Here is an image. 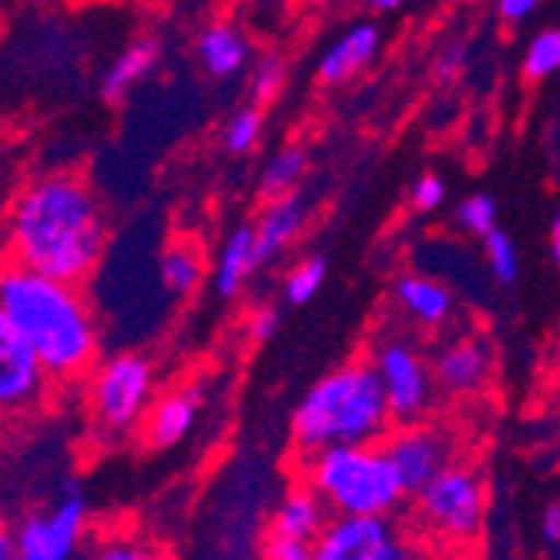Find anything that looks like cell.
<instances>
[{
	"instance_id": "cell-11",
	"label": "cell",
	"mask_w": 560,
	"mask_h": 560,
	"mask_svg": "<svg viewBox=\"0 0 560 560\" xmlns=\"http://www.w3.org/2000/svg\"><path fill=\"white\" fill-rule=\"evenodd\" d=\"M383 446L410 497L453 464V440L427 423H399V430L389 433Z\"/></svg>"
},
{
	"instance_id": "cell-35",
	"label": "cell",
	"mask_w": 560,
	"mask_h": 560,
	"mask_svg": "<svg viewBox=\"0 0 560 560\" xmlns=\"http://www.w3.org/2000/svg\"><path fill=\"white\" fill-rule=\"evenodd\" d=\"M540 530H544V540L560 547V500L550 503L547 511H544V521H540Z\"/></svg>"
},
{
	"instance_id": "cell-7",
	"label": "cell",
	"mask_w": 560,
	"mask_h": 560,
	"mask_svg": "<svg viewBox=\"0 0 560 560\" xmlns=\"http://www.w3.org/2000/svg\"><path fill=\"white\" fill-rule=\"evenodd\" d=\"M313 560H433V550L396 517L332 514L313 540Z\"/></svg>"
},
{
	"instance_id": "cell-30",
	"label": "cell",
	"mask_w": 560,
	"mask_h": 560,
	"mask_svg": "<svg viewBox=\"0 0 560 560\" xmlns=\"http://www.w3.org/2000/svg\"><path fill=\"white\" fill-rule=\"evenodd\" d=\"M259 560H313V540H299V537L266 530Z\"/></svg>"
},
{
	"instance_id": "cell-20",
	"label": "cell",
	"mask_w": 560,
	"mask_h": 560,
	"mask_svg": "<svg viewBox=\"0 0 560 560\" xmlns=\"http://www.w3.org/2000/svg\"><path fill=\"white\" fill-rule=\"evenodd\" d=\"M259 269V256H256V229L252 225H238L215 262V292L222 299H235L242 292V285L248 282V276Z\"/></svg>"
},
{
	"instance_id": "cell-26",
	"label": "cell",
	"mask_w": 560,
	"mask_h": 560,
	"mask_svg": "<svg viewBox=\"0 0 560 560\" xmlns=\"http://www.w3.org/2000/svg\"><path fill=\"white\" fill-rule=\"evenodd\" d=\"M259 135H262V112H259V105H245L229 118L222 141H225V151H232V155H245V151L259 144Z\"/></svg>"
},
{
	"instance_id": "cell-2",
	"label": "cell",
	"mask_w": 560,
	"mask_h": 560,
	"mask_svg": "<svg viewBox=\"0 0 560 560\" xmlns=\"http://www.w3.org/2000/svg\"><path fill=\"white\" fill-rule=\"evenodd\" d=\"M4 313L55 383L81 380L97 360V326L74 282L50 279L21 262L0 269Z\"/></svg>"
},
{
	"instance_id": "cell-36",
	"label": "cell",
	"mask_w": 560,
	"mask_h": 560,
	"mask_svg": "<svg viewBox=\"0 0 560 560\" xmlns=\"http://www.w3.org/2000/svg\"><path fill=\"white\" fill-rule=\"evenodd\" d=\"M0 560H21L18 544H14V530L0 527Z\"/></svg>"
},
{
	"instance_id": "cell-15",
	"label": "cell",
	"mask_w": 560,
	"mask_h": 560,
	"mask_svg": "<svg viewBox=\"0 0 560 560\" xmlns=\"http://www.w3.org/2000/svg\"><path fill=\"white\" fill-rule=\"evenodd\" d=\"M329 517L332 514H329L326 500L302 480L282 493L279 506L272 511L269 530L285 534V537H299V540H316L323 534V527L329 524Z\"/></svg>"
},
{
	"instance_id": "cell-27",
	"label": "cell",
	"mask_w": 560,
	"mask_h": 560,
	"mask_svg": "<svg viewBox=\"0 0 560 560\" xmlns=\"http://www.w3.org/2000/svg\"><path fill=\"white\" fill-rule=\"evenodd\" d=\"M323 282H326V259L323 256H310L305 262H299L292 272H289V279H285V302L289 305H305L310 302L319 289H323Z\"/></svg>"
},
{
	"instance_id": "cell-23",
	"label": "cell",
	"mask_w": 560,
	"mask_h": 560,
	"mask_svg": "<svg viewBox=\"0 0 560 560\" xmlns=\"http://www.w3.org/2000/svg\"><path fill=\"white\" fill-rule=\"evenodd\" d=\"M560 71V27H547L540 31L524 55V78L530 81H544L550 74Z\"/></svg>"
},
{
	"instance_id": "cell-29",
	"label": "cell",
	"mask_w": 560,
	"mask_h": 560,
	"mask_svg": "<svg viewBox=\"0 0 560 560\" xmlns=\"http://www.w3.org/2000/svg\"><path fill=\"white\" fill-rule=\"evenodd\" d=\"M497 219H500V212H497V201L490 198V195H470V198H464L460 206H456V222H460L467 232H474V235H490L493 229H497Z\"/></svg>"
},
{
	"instance_id": "cell-31",
	"label": "cell",
	"mask_w": 560,
	"mask_h": 560,
	"mask_svg": "<svg viewBox=\"0 0 560 560\" xmlns=\"http://www.w3.org/2000/svg\"><path fill=\"white\" fill-rule=\"evenodd\" d=\"M410 201H413V209L417 212H436L443 201H446V182L433 172L420 175L413 182V191H410Z\"/></svg>"
},
{
	"instance_id": "cell-12",
	"label": "cell",
	"mask_w": 560,
	"mask_h": 560,
	"mask_svg": "<svg viewBox=\"0 0 560 560\" xmlns=\"http://www.w3.org/2000/svg\"><path fill=\"white\" fill-rule=\"evenodd\" d=\"M201 406H206V389L198 383L168 389L151 402V410L144 417V443L151 450H168L178 446L198 423Z\"/></svg>"
},
{
	"instance_id": "cell-24",
	"label": "cell",
	"mask_w": 560,
	"mask_h": 560,
	"mask_svg": "<svg viewBox=\"0 0 560 560\" xmlns=\"http://www.w3.org/2000/svg\"><path fill=\"white\" fill-rule=\"evenodd\" d=\"M91 560H168V553L135 534H112L105 540H97Z\"/></svg>"
},
{
	"instance_id": "cell-13",
	"label": "cell",
	"mask_w": 560,
	"mask_h": 560,
	"mask_svg": "<svg viewBox=\"0 0 560 560\" xmlns=\"http://www.w3.org/2000/svg\"><path fill=\"white\" fill-rule=\"evenodd\" d=\"M490 349L480 339H460L440 349L433 360V383L446 393H477L490 380Z\"/></svg>"
},
{
	"instance_id": "cell-3",
	"label": "cell",
	"mask_w": 560,
	"mask_h": 560,
	"mask_svg": "<svg viewBox=\"0 0 560 560\" xmlns=\"http://www.w3.org/2000/svg\"><path fill=\"white\" fill-rule=\"evenodd\" d=\"M393 423L383 380L373 363H346L326 373L292 413V446L299 460L329 446L380 443Z\"/></svg>"
},
{
	"instance_id": "cell-37",
	"label": "cell",
	"mask_w": 560,
	"mask_h": 560,
	"mask_svg": "<svg viewBox=\"0 0 560 560\" xmlns=\"http://www.w3.org/2000/svg\"><path fill=\"white\" fill-rule=\"evenodd\" d=\"M550 252H553V259L560 262V212L553 215V225H550Z\"/></svg>"
},
{
	"instance_id": "cell-32",
	"label": "cell",
	"mask_w": 560,
	"mask_h": 560,
	"mask_svg": "<svg viewBox=\"0 0 560 560\" xmlns=\"http://www.w3.org/2000/svg\"><path fill=\"white\" fill-rule=\"evenodd\" d=\"M279 326H282V319H279L276 305H259V310L252 313V319H248V336L256 342H269L279 332Z\"/></svg>"
},
{
	"instance_id": "cell-38",
	"label": "cell",
	"mask_w": 560,
	"mask_h": 560,
	"mask_svg": "<svg viewBox=\"0 0 560 560\" xmlns=\"http://www.w3.org/2000/svg\"><path fill=\"white\" fill-rule=\"evenodd\" d=\"M366 4H370L373 11H383V14H386V11H396V8H402L406 0H366Z\"/></svg>"
},
{
	"instance_id": "cell-8",
	"label": "cell",
	"mask_w": 560,
	"mask_h": 560,
	"mask_svg": "<svg viewBox=\"0 0 560 560\" xmlns=\"http://www.w3.org/2000/svg\"><path fill=\"white\" fill-rule=\"evenodd\" d=\"M88 534V500L81 483H65V490L44 511L18 521L14 544L21 560H74Z\"/></svg>"
},
{
	"instance_id": "cell-34",
	"label": "cell",
	"mask_w": 560,
	"mask_h": 560,
	"mask_svg": "<svg viewBox=\"0 0 560 560\" xmlns=\"http://www.w3.org/2000/svg\"><path fill=\"white\" fill-rule=\"evenodd\" d=\"M537 4H540V0H497V11H500L503 21L521 24L537 11Z\"/></svg>"
},
{
	"instance_id": "cell-9",
	"label": "cell",
	"mask_w": 560,
	"mask_h": 560,
	"mask_svg": "<svg viewBox=\"0 0 560 560\" xmlns=\"http://www.w3.org/2000/svg\"><path fill=\"white\" fill-rule=\"evenodd\" d=\"M383 389H386V402L393 423H417L433 396V366L423 363V355L406 342V339H386L376 349L373 360Z\"/></svg>"
},
{
	"instance_id": "cell-5",
	"label": "cell",
	"mask_w": 560,
	"mask_h": 560,
	"mask_svg": "<svg viewBox=\"0 0 560 560\" xmlns=\"http://www.w3.org/2000/svg\"><path fill=\"white\" fill-rule=\"evenodd\" d=\"M420 527L440 544H470L487 521V483L477 467L450 464L410 497Z\"/></svg>"
},
{
	"instance_id": "cell-16",
	"label": "cell",
	"mask_w": 560,
	"mask_h": 560,
	"mask_svg": "<svg viewBox=\"0 0 560 560\" xmlns=\"http://www.w3.org/2000/svg\"><path fill=\"white\" fill-rule=\"evenodd\" d=\"M302 225H305V201H302L299 191H292L285 198H276V201H266V212L259 215L256 225H252V229H256L259 266L272 262L279 252H285V245L295 242Z\"/></svg>"
},
{
	"instance_id": "cell-21",
	"label": "cell",
	"mask_w": 560,
	"mask_h": 560,
	"mask_svg": "<svg viewBox=\"0 0 560 560\" xmlns=\"http://www.w3.org/2000/svg\"><path fill=\"white\" fill-rule=\"evenodd\" d=\"M305 165H310V159H305V151L299 144L279 148L276 155L266 162L262 175H259V195L266 201H276V198L292 195L299 188V182L305 178Z\"/></svg>"
},
{
	"instance_id": "cell-10",
	"label": "cell",
	"mask_w": 560,
	"mask_h": 560,
	"mask_svg": "<svg viewBox=\"0 0 560 560\" xmlns=\"http://www.w3.org/2000/svg\"><path fill=\"white\" fill-rule=\"evenodd\" d=\"M55 383L40 366L37 352L18 332V326L0 313V420L24 417L47 399Z\"/></svg>"
},
{
	"instance_id": "cell-25",
	"label": "cell",
	"mask_w": 560,
	"mask_h": 560,
	"mask_svg": "<svg viewBox=\"0 0 560 560\" xmlns=\"http://www.w3.org/2000/svg\"><path fill=\"white\" fill-rule=\"evenodd\" d=\"M483 252H487V266H490L497 282H503V285L517 282V276H521V252H517L511 235L493 229L490 235H483Z\"/></svg>"
},
{
	"instance_id": "cell-22",
	"label": "cell",
	"mask_w": 560,
	"mask_h": 560,
	"mask_svg": "<svg viewBox=\"0 0 560 560\" xmlns=\"http://www.w3.org/2000/svg\"><path fill=\"white\" fill-rule=\"evenodd\" d=\"M206 276V262H201V252L191 242H172L162 252V282L175 295H191Z\"/></svg>"
},
{
	"instance_id": "cell-18",
	"label": "cell",
	"mask_w": 560,
	"mask_h": 560,
	"mask_svg": "<svg viewBox=\"0 0 560 560\" xmlns=\"http://www.w3.org/2000/svg\"><path fill=\"white\" fill-rule=\"evenodd\" d=\"M162 58V47L159 40H151V37H138L131 40L121 55L112 61L105 81H101V94H105V101H112V105H118V101H125L135 84H141L151 71H155Z\"/></svg>"
},
{
	"instance_id": "cell-19",
	"label": "cell",
	"mask_w": 560,
	"mask_h": 560,
	"mask_svg": "<svg viewBox=\"0 0 560 560\" xmlns=\"http://www.w3.org/2000/svg\"><path fill=\"white\" fill-rule=\"evenodd\" d=\"M252 58L248 37L232 24H212L198 37V61L212 78H235Z\"/></svg>"
},
{
	"instance_id": "cell-4",
	"label": "cell",
	"mask_w": 560,
	"mask_h": 560,
	"mask_svg": "<svg viewBox=\"0 0 560 560\" xmlns=\"http://www.w3.org/2000/svg\"><path fill=\"white\" fill-rule=\"evenodd\" d=\"M302 480L346 517H396L410 500L383 443L329 446L302 460Z\"/></svg>"
},
{
	"instance_id": "cell-6",
	"label": "cell",
	"mask_w": 560,
	"mask_h": 560,
	"mask_svg": "<svg viewBox=\"0 0 560 560\" xmlns=\"http://www.w3.org/2000/svg\"><path fill=\"white\" fill-rule=\"evenodd\" d=\"M155 396V370L138 352H118L112 360L97 363L88 406L91 423L101 436H128L138 423H144Z\"/></svg>"
},
{
	"instance_id": "cell-17",
	"label": "cell",
	"mask_w": 560,
	"mask_h": 560,
	"mask_svg": "<svg viewBox=\"0 0 560 560\" xmlns=\"http://www.w3.org/2000/svg\"><path fill=\"white\" fill-rule=\"evenodd\" d=\"M396 302L402 305V313L417 319L420 326H443L453 316V292L430 276H402L396 282Z\"/></svg>"
},
{
	"instance_id": "cell-1",
	"label": "cell",
	"mask_w": 560,
	"mask_h": 560,
	"mask_svg": "<svg viewBox=\"0 0 560 560\" xmlns=\"http://www.w3.org/2000/svg\"><path fill=\"white\" fill-rule=\"evenodd\" d=\"M14 262L61 282H81L105 252V219L94 191L68 172L24 188L8 225Z\"/></svg>"
},
{
	"instance_id": "cell-33",
	"label": "cell",
	"mask_w": 560,
	"mask_h": 560,
	"mask_svg": "<svg viewBox=\"0 0 560 560\" xmlns=\"http://www.w3.org/2000/svg\"><path fill=\"white\" fill-rule=\"evenodd\" d=\"M464 65H467V47L464 44H453V47L443 50V58L436 61V74L440 78H453V74L464 71Z\"/></svg>"
},
{
	"instance_id": "cell-28",
	"label": "cell",
	"mask_w": 560,
	"mask_h": 560,
	"mask_svg": "<svg viewBox=\"0 0 560 560\" xmlns=\"http://www.w3.org/2000/svg\"><path fill=\"white\" fill-rule=\"evenodd\" d=\"M285 84V61L279 55H266L259 58V65L252 68L248 78V94H252V105H269V101L282 91Z\"/></svg>"
},
{
	"instance_id": "cell-14",
	"label": "cell",
	"mask_w": 560,
	"mask_h": 560,
	"mask_svg": "<svg viewBox=\"0 0 560 560\" xmlns=\"http://www.w3.org/2000/svg\"><path fill=\"white\" fill-rule=\"evenodd\" d=\"M376 55H380V27L355 24L326 47V55L319 58V68H316V78L329 88L342 84L360 74L363 68H370Z\"/></svg>"
}]
</instances>
